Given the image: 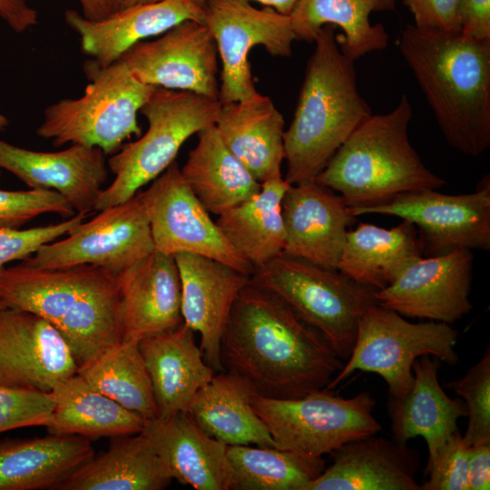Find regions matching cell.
<instances>
[{"label":"cell","mask_w":490,"mask_h":490,"mask_svg":"<svg viewBox=\"0 0 490 490\" xmlns=\"http://www.w3.org/2000/svg\"><path fill=\"white\" fill-rule=\"evenodd\" d=\"M220 358L224 371L249 381L257 394L279 399L325 389L344 365L319 332L250 280L233 303Z\"/></svg>","instance_id":"1"},{"label":"cell","mask_w":490,"mask_h":490,"mask_svg":"<svg viewBox=\"0 0 490 490\" xmlns=\"http://www.w3.org/2000/svg\"><path fill=\"white\" fill-rule=\"evenodd\" d=\"M399 51L449 145L477 157L490 146V40L407 24Z\"/></svg>","instance_id":"2"},{"label":"cell","mask_w":490,"mask_h":490,"mask_svg":"<svg viewBox=\"0 0 490 490\" xmlns=\"http://www.w3.org/2000/svg\"><path fill=\"white\" fill-rule=\"evenodd\" d=\"M0 299L54 327L78 368L122 341L118 272L89 264L39 269L21 262L0 272Z\"/></svg>","instance_id":"3"},{"label":"cell","mask_w":490,"mask_h":490,"mask_svg":"<svg viewBox=\"0 0 490 490\" xmlns=\"http://www.w3.org/2000/svg\"><path fill=\"white\" fill-rule=\"evenodd\" d=\"M293 120L284 131L285 181H314L372 110L360 95L354 60L338 46L334 26L318 33Z\"/></svg>","instance_id":"4"},{"label":"cell","mask_w":490,"mask_h":490,"mask_svg":"<svg viewBox=\"0 0 490 490\" xmlns=\"http://www.w3.org/2000/svg\"><path fill=\"white\" fill-rule=\"evenodd\" d=\"M412 116L405 94L392 111L372 113L351 132L314 181L340 193L351 208L444 186L446 180L432 172L411 145L408 125Z\"/></svg>","instance_id":"5"},{"label":"cell","mask_w":490,"mask_h":490,"mask_svg":"<svg viewBox=\"0 0 490 490\" xmlns=\"http://www.w3.org/2000/svg\"><path fill=\"white\" fill-rule=\"evenodd\" d=\"M250 280L280 298L345 360L354 348L361 317L377 304L374 288L337 269L286 254L255 268Z\"/></svg>","instance_id":"6"},{"label":"cell","mask_w":490,"mask_h":490,"mask_svg":"<svg viewBox=\"0 0 490 490\" xmlns=\"http://www.w3.org/2000/svg\"><path fill=\"white\" fill-rule=\"evenodd\" d=\"M83 69L89 83L83 95L47 106L36 132L55 147L82 144L112 155L141 136L137 114L156 87L139 82L121 59L107 66L89 60Z\"/></svg>","instance_id":"7"},{"label":"cell","mask_w":490,"mask_h":490,"mask_svg":"<svg viewBox=\"0 0 490 490\" xmlns=\"http://www.w3.org/2000/svg\"><path fill=\"white\" fill-rule=\"evenodd\" d=\"M220 106L219 98L156 87L140 110L147 131L108 159L114 180L102 191L94 210L131 199L161 175L191 136L215 124Z\"/></svg>","instance_id":"8"},{"label":"cell","mask_w":490,"mask_h":490,"mask_svg":"<svg viewBox=\"0 0 490 490\" xmlns=\"http://www.w3.org/2000/svg\"><path fill=\"white\" fill-rule=\"evenodd\" d=\"M458 332L449 324L428 320L413 323L378 304L361 317L356 342L347 363L325 388L333 390L356 371L375 373L387 383L391 398L412 387V367L422 356H433L447 365L457 364Z\"/></svg>","instance_id":"9"},{"label":"cell","mask_w":490,"mask_h":490,"mask_svg":"<svg viewBox=\"0 0 490 490\" xmlns=\"http://www.w3.org/2000/svg\"><path fill=\"white\" fill-rule=\"evenodd\" d=\"M330 391L290 399L254 394L250 403L279 448L323 457L381 430L373 415L376 399L369 392L344 398Z\"/></svg>","instance_id":"10"},{"label":"cell","mask_w":490,"mask_h":490,"mask_svg":"<svg viewBox=\"0 0 490 490\" xmlns=\"http://www.w3.org/2000/svg\"><path fill=\"white\" fill-rule=\"evenodd\" d=\"M355 218L365 214L398 217L417 230L422 255L438 256L456 250H490V181L475 191L445 194L422 190L395 196L382 203L351 208Z\"/></svg>","instance_id":"11"},{"label":"cell","mask_w":490,"mask_h":490,"mask_svg":"<svg viewBox=\"0 0 490 490\" xmlns=\"http://www.w3.org/2000/svg\"><path fill=\"white\" fill-rule=\"evenodd\" d=\"M204 24L221 62L219 100L229 103L255 93L249 54L261 45L274 57H289L296 40L289 15L271 7L259 9L247 0H206Z\"/></svg>","instance_id":"12"},{"label":"cell","mask_w":490,"mask_h":490,"mask_svg":"<svg viewBox=\"0 0 490 490\" xmlns=\"http://www.w3.org/2000/svg\"><path fill=\"white\" fill-rule=\"evenodd\" d=\"M98 211L66 238L43 245L22 262L39 269L89 264L119 272L154 251L141 191Z\"/></svg>","instance_id":"13"},{"label":"cell","mask_w":490,"mask_h":490,"mask_svg":"<svg viewBox=\"0 0 490 490\" xmlns=\"http://www.w3.org/2000/svg\"><path fill=\"white\" fill-rule=\"evenodd\" d=\"M154 250L199 254L250 276L253 267L230 243L193 194L176 162L141 191Z\"/></svg>","instance_id":"14"},{"label":"cell","mask_w":490,"mask_h":490,"mask_svg":"<svg viewBox=\"0 0 490 490\" xmlns=\"http://www.w3.org/2000/svg\"><path fill=\"white\" fill-rule=\"evenodd\" d=\"M218 57L209 27L186 20L155 40L137 43L120 59L142 83L219 98Z\"/></svg>","instance_id":"15"},{"label":"cell","mask_w":490,"mask_h":490,"mask_svg":"<svg viewBox=\"0 0 490 490\" xmlns=\"http://www.w3.org/2000/svg\"><path fill=\"white\" fill-rule=\"evenodd\" d=\"M471 250L419 258L376 291L379 306L401 316L453 324L470 312Z\"/></svg>","instance_id":"16"},{"label":"cell","mask_w":490,"mask_h":490,"mask_svg":"<svg viewBox=\"0 0 490 490\" xmlns=\"http://www.w3.org/2000/svg\"><path fill=\"white\" fill-rule=\"evenodd\" d=\"M64 338L48 321L30 311L0 309V385L51 393L77 373Z\"/></svg>","instance_id":"17"},{"label":"cell","mask_w":490,"mask_h":490,"mask_svg":"<svg viewBox=\"0 0 490 490\" xmlns=\"http://www.w3.org/2000/svg\"><path fill=\"white\" fill-rule=\"evenodd\" d=\"M30 189L55 191L76 213L88 214L108 179L106 154L98 147L72 144L59 152H38L0 139V170Z\"/></svg>","instance_id":"18"},{"label":"cell","mask_w":490,"mask_h":490,"mask_svg":"<svg viewBox=\"0 0 490 490\" xmlns=\"http://www.w3.org/2000/svg\"><path fill=\"white\" fill-rule=\"evenodd\" d=\"M174 259L181 279L183 322L200 334L206 363L215 372L224 371L220 338L233 303L250 276L199 254L178 253Z\"/></svg>","instance_id":"19"},{"label":"cell","mask_w":490,"mask_h":490,"mask_svg":"<svg viewBox=\"0 0 490 490\" xmlns=\"http://www.w3.org/2000/svg\"><path fill=\"white\" fill-rule=\"evenodd\" d=\"M282 254L337 269L348 227L355 220L341 195L315 181L289 185L282 201Z\"/></svg>","instance_id":"20"},{"label":"cell","mask_w":490,"mask_h":490,"mask_svg":"<svg viewBox=\"0 0 490 490\" xmlns=\"http://www.w3.org/2000/svg\"><path fill=\"white\" fill-rule=\"evenodd\" d=\"M118 287L122 340L139 342L183 322L174 256L152 251L118 272Z\"/></svg>","instance_id":"21"},{"label":"cell","mask_w":490,"mask_h":490,"mask_svg":"<svg viewBox=\"0 0 490 490\" xmlns=\"http://www.w3.org/2000/svg\"><path fill=\"white\" fill-rule=\"evenodd\" d=\"M65 22L80 37L83 53L100 66H107L139 42L160 35L177 24L204 23L203 7L192 0H160L131 6L91 20L67 10Z\"/></svg>","instance_id":"22"},{"label":"cell","mask_w":490,"mask_h":490,"mask_svg":"<svg viewBox=\"0 0 490 490\" xmlns=\"http://www.w3.org/2000/svg\"><path fill=\"white\" fill-rule=\"evenodd\" d=\"M332 464L304 490H421L419 454L376 435L344 445Z\"/></svg>","instance_id":"23"},{"label":"cell","mask_w":490,"mask_h":490,"mask_svg":"<svg viewBox=\"0 0 490 490\" xmlns=\"http://www.w3.org/2000/svg\"><path fill=\"white\" fill-rule=\"evenodd\" d=\"M141 432L172 479L197 490H231L227 445L208 436L187 411L147 420Z\"/></svg>","instance_id":"24"},{"label":"cell","mask_w":490,"mask_h":490,"mask_svg":"<svg viewBox=\"0 0 490 490\" xmlns=\"http://www.w3.org/2000/svg\"><path fill=\"white\" fill-rule=\"evenodd\" d=\"M194 331L177 328L139 341L158 409V417L188 411L195 394L214 376L196 345Z\"/></svg>","instance_id":"25"},{"label":"cell","mask_w":490,"mask_h":490,"mask_svg":"<svg viewBox=\"0 0 490 490\" xmlns=\"http://www.w3.org/2000/svg\"><path fill=\"white\" fill-rule=\"evenodd\" d=\"M284 118L272 100L258 92L221 103L215 127L228 149L260 183L282 176Z\"/></svg>","instance_id":"26"},{"label":"cell","mask_w":490,"mask_h":490,"mask_svg":"<svg viewBox=\"0 0 490 490\" xmlns=\"http://www.w3.org/2000/svg\"><path fill=\"white\" fill-rule=\"evenodd\" d=\"M440 360L425 355L416 358L412 371L414 380L409 391L388 401L393 439L401 444L422 436L428 457L458 429L459 418L467 416L465 403L449 397L443 390L438 370Z\"/></svg>","instance_id":"27"},{"label":"cell","mask_w":490,"mask_h":490,"mask_svg":"<svg viewBox=\"0 0 490 490\" xmlns=\"http://www.w3.org/2000/svg\"><path fill=\"white\" fill-rule=\"evenodd\" d=\"M94 455L91 440L49 434L0 440V490L56 487Z\"/></svg>","instance_id":"28"},{"label":"cell","mask_w":490,"mask_h":490,"mask_svg":"<svg viewBox=\"0 0 490 490\" xmlns=\"http://www.w3.org/2000/svg\"><path fill=\"white\" fill-rule=\"evenodd\" d=\"M172 477L142 432L113 437L105 452L93 456L55 490H162Z\"/></svg>","instance_id":"29"},{"label":"cell","mask_w":490,"mask_h":490,"mask_svg":"<svg viewBox=\"0 0 490 490\" xmlns=\"http://www.w3.org/2000/svg\"><path fill=\"white\" fill-rule=\"evenodd\" d=\"M254 394V387L241 377L217 372L195 394L187 412L208 436L227 446L278 447L251 407Z\"/></svg>","instance_id":"30"},{"label":"cell","mask_w":490,"mask_h":490,"mask_svg":"<svg viewBox=\"0 0 490 490\" xmlns=\"http://www.w3.org/2000/svg\"><path fill=\"white\" fill-rule=\"evenodd\" d=\"M421 257L417 230L412 222L402 220L390 229L360 223L348 231L337 270L379 290Z\"/></svg>","instance_id":"31"},{"label":"cell","mask_w":490,"mask_h":490,"mask_svg":"<svg viewBox=\"0 0 490 490\" xmlns=\"http://www.w3.org/2000/svg\"><path fill=\"white\" fill-rule=\"evenodd\" d=\"M54 409L47 433L89 440L140 433L146 420L93 387L78 373L51 391Z\"/></svg>","instance_id":"32"},{"label":"cell","mask_w":490,"mask_h":490,"mask_svg":"<svg viewBox=\"0 0 490 490\" xmlns=\"http://www.w3.org/2000/svg\"><path fill=\"white\" fill-rule=\"evenodd\" d=\"M197 136L181 173L210 213L219 215L260 190L261 183L228 149L215 125Z\"/></svg>","instance_id":"33"},{"label":"cell","mask_w":490,"mask_h":490,"mask_svg":"<svg viewBox=\"0 0 490 490\" xmlns=\"http://www.w3.org/2000/svg\"><path fill=\"white\" fill-rule=\"evenodd\" d=\"M396 0H298L289 15L296 40L314 43L325 25H337L341 51L352 60L387 46L388 34L381 24H372L373 12L393 10Z\"/></svg>","instance_id":"34"},{"label":"cell","mask_w":490,"mask_h":490,"mask_svg":"<svg viewBox=\"0 0 490 490\" xmlns=\"http://www.w3.org/2000/svg\"><path fill=\"white\" fill-rule=\"evenodd\" d=\"M289 185L282 176L267 180L256 194L217 215L221 232L253 269L283 252L281 201Z\"/></svg>","instance_id":"35"},{"label":"cell","mask_w":490,"mask_h":490,"mask_svg":"<svg viewBox=\"0 0 490 490\" xmlns=\"http://www.w3.org/2000/svg\"><path fill=\"white\" fill-rule=\"evenodd\" d=\"M77 373L96 390L146 421L158 417L139 342L122 340L78 368Z\"/></svg>","instance_id":"36"},{"label":"cell","mask_w":490,"mask_h":490,"mask_svg":"<svg viewBox=\"0 0 490 490\" xmlns=\"http://www.w3.org/2000/svg\"><path fill=\"white\" fill-rule=\"evenodd\" d=\"M231 490H304L326 468L323 457L250 445L227 446Z\"/></svg>","instance_id":"37"},{"label":"cell","mask_w":490,"mask_h":490,"mask_svg":"<svg viewBox=\"0 0 490 490\" xmlns=\"http://www.w3.org/2000/svg\"><path fill=\"white\" fill-rule=\"evenodd\" d=\"M465 400L468 424L463 435L472 446L490 442V349L460 378L446 384Z\"/></svg>","instance_id":"38"},{"label":"cell","mask_w":490,"mask_h":490,"mask_svg":"<svg viewBox=\"0 0 490 490\" xmlns=\"http://www.w3.org/2000/svg\"><path fill=\"white\" fill-rule=\"evenodd\" d=\"M45 213L69 219L76 214L67 200L55 191L0 190V230L20 229L24 224Z\"/></svg>","instance_id":"39"},{"label":"cell","mask_w":490,"mask_h":490,"mask_svg":"<svg viewBox=\"0 0 490 490\" xmlns=\"http://www.w3.org/2000/svg\"><path fill=\"white\" fill-rule=\"evenodd\" d=\"M469 446L457 429L427 458L426 480L421 490H468Z\"/></svg>","instance_id":"40"},{"label":"cell","mask_w":490,"mask_h":490,"mask_svg":"<svg viewBox=\"0 0 490 490\" xmlns=\"http://www.w3.org/2000/svg\"><path fill=\"white\" fill-rule=\"evenodd\" d=\"M53 409L52 393L0 385V433L45 426Z\"/></svg>","instance_id":"41"},{"label":"cell","mask_w":490,"mask_h":490,"mask_svg":"<svg viewBox=\"0 0 490 490\" xmlns=\"http://www.w3.org/2000/svg\"><path fill=\"white\" fill-rule=\"evenodd\" d=\"M86 214L76 213L64 221L30 229L0 230V272L6 264L25 260L43 245L68 234L76 225L84 221Z\"/></svg>","instance_id":"42"},{"label":"cell","mask_w":490,"mask_h":490,"mask_svg":"<svg viewBox=\"0 0 490 490\" xmlns=\"http://www.w3.org/2000/svg\"><path fill=\"white\" fill-rule=\"evenodd\" d=\"M419 28L460 33V0H403Z\"/></svg>","instance_id":"43"},{"label":"cell","mask_w":490,"mask_h":490,"mask_svg":"<svg viewBox=\"0 0 490 490\" xmlns=\"http://www.w3.org/2000/svg\"><path fill=\"white\" fill-rule=\"evenodd\" d=\"M458 17L463 36L490 40V0H460Z\"/></svg>","instance_id":"44"},{"label":"cell","mask_w":490,"mask_h":490,"mask_svg":"<svg viewBox=\"0 0 490 490\" xmlns=\"http://www.w3.org/2000/svg\"><path fill=\"white\" fill-rule=\"evenodd\" d=\"M467 485L468 490L490 488V442L469 446Z\"/></svg>","instance_id":"45"},{"label":"cell","mask_w":490,"mask_h":490,"mask_svg":"<svg viewBox=\"0 0 490 490\" xmlns=\"http://www.w3.org/2000/svg\"><path fill=\"white\" fill-rule=\"evenodd\" d=\"M0 18L15 33H22L37 24V12L27 0H0Z\"/></svg>","instance_id":"46"},{"label":"cell","mask_w":490,"mask_h":490,"mask_svg":"<svg viewBox=\"0 0 490 490\" xmlns=\"http://www.w3.org/2000/svg\"><path fill=\"white\" fill-rule=\"evenodd\" d=\"M83 15L91 20H98L110 15L107 0H78Z\"/></svg>","instance_id":"47"},{"label":"cell","mask_w":490,"mask_h":490,"mask_svg":"<svg viewBox=\"0 0 490 490\" xmlns=\"http://www.w3.org/2000/svg\"><path fill=\"white\" fill-rule=\"evenodd\" d=\"M250 1V0H247ZM276 10L277 12L289 15L298 0H253Z\"/></svg>","instance_id":"48"},{"label":"cell","mask_w":490,"mask_h":490,"mask_svg":"<svg viewBox=\"0 0 490 490\" xmlns=\"http://www.w3.org/2000/svg\"><path fill=\"white\" fill-rule=\"evenodd\" d=\"M160 0H107L110 14L131 6L151 4Z\"/></svg>","instance_id":"49"},{"label":"cell","mask_w":490,"mask_h":490,"mask_svg":"<svg viewBox=\"0 0 490 490\" xmlns=\"http://www.w3.org/2000/svg\"><path fill=\"white\" fill-rule=\"evenodd\" d=\"M9 124L7 117L0 110V132L5 131ZM1 175V170H0Z\"/></svg>","instance_id":"50"},{"label":"cell","mask_w":490,"mask_h":490,"mask_svg":"<svg viewBox=\"0 0 490 490\" xmlns=\"http://www.w3.org/2000/svg\"><path fill=\"white\" fill-rule=\"evenodd\" d=\"M196 5H198L201 7H203L204 3L206 0H192Z\"/></svg>","instance_id":"51"},{"label":"cell","mask_w":490,"mask_h":490,"mask_svg":"<svg viewBox=\"0 0 490 490\" xmlns=\"http://www.w3.org/2000/svg\"><path fill=\"white\" fill-rule=\"evenodd\" d=\"M6 308L3 301L0 299V309Z\"/></svg>","instance_id":"52"}]
</instances>
